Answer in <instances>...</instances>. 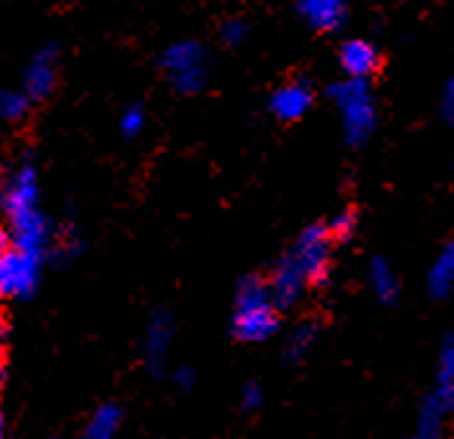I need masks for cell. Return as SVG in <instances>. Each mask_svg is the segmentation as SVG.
I'll return each instance as SVG.
<instances>
[{"instance_id": "cell-11", "label": "cell", "mask_w": 454, "mask_h": 439, "mask_svg": "<svg viewBox=\"0 0 454 439\" xmlns=\"http://www.w3.org/2000/svg\"><path fill=\"white\" fill-rule=\"evenodd\" d=\"M297 13L312 31L335 34L346 26L348 5L340 0H302L297 3Z\"/></svg>"}, {"instance_id": "cell-23", "label": "cell", "mask_w": 454, "mask_h": 439, "mask_svg": "<svg viewBox=\"0 0 454 439\" xmlns=\"http://www.w3.org/2000/svg\"><path fill=\"white\" fill-rule=\"evenodd\" d=\"M173 384L178 386L181 391H191V388L196 386V373H193V368L181 366L178 371H173Z\"/></svg>"}, {"instance_id": "cell-29", "label": "cell", "mask_w": 454, "mask_h": 439, "mask_svg": "<svg viewBox=\"0 0 454 439\" xmlns=\"http://www.w3.org/2000/svg\"><path fill=\"white\" fill-rule=\"evenodd\" d=\"M0 184H3V176H0Z\"/></svg>"}, {"instance_id": "cell-4", "label": "cell", "mask_w": 454, "mask_h": 439, "mask_svg": "<svg viewBox=\"0 0 454 439\" xmlns=\"http://www.w3.org/2000/svg\"><path fill=\"white\" fill-rule=\"evenodd\" d=\"M292 262L305 275L308 285H323L333 267V239L327 234L325 223L308 226L292 247Z\"/></svg>"}, {"instance_id": "cell-24", "label": "cell", "mask_w": 454, "mask_h": 439, "mask_svg": "<svg viewBox=\"0 0 454 439\" xmlns=\"http://www.w3.org/2000/svg\"><path fill=\"white\" fill-rule=\"evenodd\" d=\"M442 114H444V120L454 125V76L447 82V87H444V97H442Z\"/></svg>"}, {"instance_id": "cell-16", "label": "cell", "mask_w": 454, "mask_h": 439, "mask_svg": "<svg viewBox=\"0 0 454 439\" xmlns=\"http://www.w3.org/2000/svg\"><path fill=\"white\" fill-rule=\"evenodd\" d=\"M317 338H320V323H317V320H305V323H300V325L290 333V338H287V350H285V356H287L290 361H302L309 350H312V346L317 343Z\"/></svg>"}, {"instance_id": "cell-25", "label": "cell", "mask_w": 454, "mask_h": 439, "mask_svg": "<svg viewBox=\"0 0 454 439\" xmlns=\"http://www.w3.org/2000/svg\"><path fill=\"white\" fill-rule=\"evenodd\" d=\"M13 249V241H11V231L5 226H0V259Z\"/></svg>"}, {"instance_id": "cell-12", "label": "cell", "mask_w": 454, "mask_h": 439, "mask_svg": "<svg viewBox=\"0 0 454 439\" xmlns=\"http://www.w3.org/2000/svg\"><path fill=\"white\" fill-rule=\"evenodd\" d=\"M338 59L346 72V79H361V82H368V76L379 69V61H381L379 49L365 38H348L340 46Z\"/></svg>"}, {"instance_id": "cell-9", "label": "cell", "mask_w": 454, "mask_h": 439, "mask_svg": "<svg viewBox=\"0 0 454 439\" xmlns=\"http://www.w3.org/2000/svg\"><path fill=\"white\" fill-rule=\"evenodd\" d=\"M267 287H270V294H272L277 308H292L305 294L308 279L297 270V264L292 262V256L287 255L274 264Z\"/></svg>"}, {"instance_id": "cell-5", "label": "cell", "mask_w": 454, "mask_h": 439, "mask_svg": "<svg viewBox=\"0 0 454 439\" xmlns=\"http://www.w3.org/2000/svg\"><path fill=\"white\" fill-rule=\"evenodd\" d=\"M36 208H41V184L36 168L31 163H20L0 184V211L5 214V219H13Z\"/></svg>"}, {"instance_id": "cell-7", "label": "cell", "mask_w": 454, "mask_h": 439, "mask_svg": "<svg viewBox=\"0 0 454 439\" xmlns=\"http://www.w3.org/2000/svg\"><path fill=\"white\" fill-rule=\"evenodd\" d=\"M56 79H59V46L49 43V46H41L36 54L28 59L23 69L20 90L31 102H38L54 92Z\"/></svg>"}, {"instance_id": "cell-26", "label": "cell", "mask_w": 454, "mask_h": 439, "mask_svg": "<svg viewBox=\"0 0 454 439\" xmlns=\"http://www.w3.org/2000/svg\"><path fill=\"white\" fill-rule=\"evenodd\" d=\"M0 439H5V419H3V414H0Z\"/></svg>"}, {"instance_id": "cell-10", "label": "cell", "mask_w": 454, "mask_h": 439, "mask_svg": "<svg viewBox=\"0 0 454 439\" xmlns=\"http://www.w3.org/2000/svg\"><path fill=\"white\" fill-rule=\"evenodd\" d=\"M312 87L308 82H287L282 87H277L270 99V110L277 120L282 122H294L300 117H305L312 107Z\"/></svg>"}, {"instance_id": "cell-6", "label": "cell", "mask_w": 454, "mask_h": 439, "mask_svg": "<svg viewBox=\"0 0 454 439\" xmlns=\"http://www.w3.org/2000/svg\"><path fill=\"white\" fill-rule=\"evenodd\" d=\"M41 264L34 256L11 249L0 259V300H26L36 293Z\"/></svg>"}, {"instance_id": "cell-14", "label": "cell", "mask_w": 454, "mask_h": 439, "mask_svg": "<svg viewBox=\"0 0 454 439\" xmlns=\"http://www.w3.org/2000/svg\"><path fill=\"white\" fill-rule=\"evenodd\" d=\"M368 282H371L373 294H376L381 302H394V300L399 297V277H396L391 262H388L386 256L371 259V264H368Z\"/></svg>"}, {"instance_id": "cell-21", "label": "cell", "mask_w": 454, "mask_h": 439, "mask_svg": "<svg viewBox=\"0 0 454 439\" xmlns=\"http://www.w3.org/2000/svg\"><path fill=\"white\" fill-rule=\"evenodd\" d=\"M218 36L226 46H241L249 38V23L244 19H226L221 23Z\"/></svg>"}, {"instance_id": "cell-15", "label": "cell", "mask_w": 454, "mask_h": 439, "mask_svg": "<svg viewBox=\"0 0 454 439\" xmlns=\"http://www.w3.org/2000/svg\"><path fill=\"white\" fill-rule=\"evenodd\" d=\"M122 412L117 404H102L82 429V439H117Z\"/></svg>"}, {"instance_id": "cell-8", "label": "cell", "mask_w": 454, "mask_h": 439, "mask_svg": "<svg viewBox=\"0 0 454 439\" xmlns=\"http://www.w3.org/2000/svg\"><path fill=\"white\" fill-rule=\"evenodd\" d=\"M173 317L165 310H158L147 320L145 338H143V353H145V364L153 373H163L170 358V348H173Z\"/></svg>"}, {"instance_id": "cell-1", "label": "cell", "mask_w": 454, "mask_h": 439, "mask_svg": "<svg viewBox=\"0 0 454 439\" xmlns=\"http://www.w3.org/2000/svg\"><path fill=\"white\" fill-rule=\"evenodd\" d=\"M234 335L244 343H264L279 328V308L274 305L270 287L259 277H247L237 290L234 315H231Z\"/></svg>"}, {"instance_id": "cell-20", "label": "cell", "mask_w": 454, "mask_h": 439, "mask_svg": "<svg viewBox=\"0 0 454 439\" xmlns=\"http://www.w3.org/2000/svg\"><path fill=\"white\" fill-rule=\"evenodd\" d=\"M145 125H147V114L140 105L128 107V110L122 112V117H120V132H122L125 137H137V135H143Z\"/></svg>"}, {"instance_id": "cell-18", "label": "cell", "mask_w": 454, "mask_h": 439, "mask_svg": "<svg viewBox=\"0 0 454 439\" xmlns=\"http://www.w3.org/2000/svg\"><path fill=\"white\" fill-rule=\"evenodd\" d=\"M31 110V99L23 90H0V120L19 122Z\"/></svg>"}, {"instance_id": "cell-17", "label": "cell", "mask_w": 454, "mask_h": 439, "mask_svg": "<svg viewBox=\"0 0 454 439\" xmlns=\"http://www.w3.org/2000/svg\"><path fill=\"white\" fill-rule=\"evenodd\" d=\"M444 419H447L444 412H439L434 404L424 402L421 412H419L417 432H414V437L411 439H442Z\"/></svg>"}, {"instance_id": "cell-3", "label": "cell", "mask_w": 454, "mask_h": 439, "mask_svg": "<svg viewBox=\"0 0 454 439\" xmlns=\"http://www.w3.org/2000/svg\"><path fill=\"white\" fill-rule=\"evenodd\" d=\"M160 69L176 92L196 94L208 84L211 54L203 43L193 41V38L176 41L160 56Z\"/></svg>"}, {"instance_id": "cell-22", "label": "cell", "mask_w": 454, "mask_h": 439, "mask_svg": "<svg viewBox=\"0 0 454 439\" xmlns=\"http://www.w3.org/2000/svg\"><path fill=\"white\" fill-rule=\"evenodd\" d=\"M262 402H264V391L259 388V384L244 386V391H241V406H244L247 412H254V409H259Z\"/></svg>"}, {"instance_id": "cell-2", "label": "cell", "mask_w": 454, "mask_h": 439, "mask_svg": "<svg viewBox=\"0 0 454 439\" xmlns=\"http://www.w3.org/2000/svg\"><path fill=\"white\" fill-rule=\"evenodd\" d=\"M330 99L343 122V135L353 147L364 145L376 129V99L361 79H343L330 87Z\"/></svg>"}, {"instance_id": "cell-27", "label": "cell", "mask_w": 454, "mask_h": 439, "mask_svg": "<svg viewBox=\"0 0 454 439\" xmlns=\"http://www.w3.org/2000/svg\"><path fill=\"white\" fill-rule=\"evenodd\" d=\"M3 330H5V317H3V312H0V335H3Z\"/></svg>"}, {"instance_id": "cell-13", "label": "cell", "mask_w": 454, "mask_h": 439, "mask_svg": "<svg viewBox=\"0 0 454 439\" xmlns=\"http://www.w3.org/2000/svg\"><path fill=\"white\" fill-rule=\"evenodd\" d=\"M427 287H429V294L442 300L447 294L452 293L454 287V239L447 241L442 247V252L436 255V259L429 267V275H427Z\"/></svg>"}, {"instance_id": "cell-28", "label": "cell", "mask_w": 454, "mask_h": 439, "mask_svg": "<svg viewBox=\"0 0 454 439\" xmlns=\"http://www.w3.org/2000/svg\"><path fill=\"white\" fill-rule=\"evenodd\" d=\"M0 381H3V348H0Z\"/></svg>"}, {"instance_id": "cell-19", "label": "cell", "mask_w": 454, "mask_h": 439, "mask_svg": "<svg viewBox=\"0 0 454 439\" xmlns=\"http://www.w3.org/2000/svg\"><path fill=\"white\" fill-rule=\"evenodd\" d=\"M356 229H358V216H356V211L353 208H343V211H338L330 223H327V234L330 239H340V241H346L356 234Z\"/></svg>"}]
</instances>
